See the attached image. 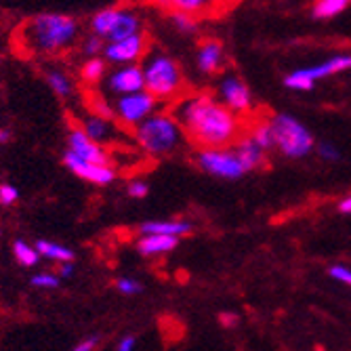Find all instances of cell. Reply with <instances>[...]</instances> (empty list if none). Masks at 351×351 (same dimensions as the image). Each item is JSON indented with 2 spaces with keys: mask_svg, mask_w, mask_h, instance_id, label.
<instances>
[{
  "mask_svg": "<svg viewBox=\"0 0 351 351\" xmlns=\"http://www.w3.org/2000/svg\"><path fill=\"white\" fill-rule=\"evenodd\" d=\"M177 244H179V238L177 236L141 234V238L137 242V250L143 254V257H156V254L171 252L173 248H177Z\"/></svg>",
  "mask_w": 351,
  "mask_h": 351,
  "instance_id": "obj_17",
  "label": "cell"
},
{
  "mask_svg": "<svg viewBox=\"0 0 351 351\" xmlns=\"http://www.w3.org/2000/svg\"><path fill=\"white\" fill-rule=\"evenodd\" d=\"M13 137V133L9 129H0V143H9Z\"/></svg>",
  "mask_w": 351,
  "mask_h": 351,
  "instance_id": "obj_41",
  "label": "cell"
},
{
  "mask_svg": "<svg viewBox=\"0 0 351 351\" xmlns=\"http://www.w3.org/2000/svg\"><path fill=\"white\" fill-rule=\"evenodd\" d=\"M68 145H70V152H74L76 156L84 158V160H90V162H99V165H108V154L106 149L97 143V141H93L84 131H82V126L78 129H72L70 135H68Z\"/></svg>",
  "mask_w": 351,
  "mask_h": 351,
  "instance_id": "obj_12",
  "label": "cell"
},
{
  "mask_svg": "<svg viewBox=\"0 0 351 351\" xmlns=\"http://www.w3.org/2000/svg\"><path fill=\"white\" fill-rule=\"evenodd\" d=\"M108 90L112 95H126V93H135L145 88V80H143V70L137 66V63H124V66L116 68L106 82Z\"/></svg>",
  "mask_w": 351,
  "mask_h": 351,
  "instance_id": "obj_11",
  "label": "cell"
},
{
  "mask_svg": "<svg viewBox=\"0 0 351 351\" xmlns=\"http://www.w3.org/2000/svg\"><path fill=\"white\" fill-rule=\"evenodd\" d=\"M271 131H274V145L289 158H303L313 149V137L305 129V126L289 116V114H278L271 120Z\"/></svg>",
  "mask_w": 351,
  "mask_h": 351,
  "instance_id": "obj_5",
  "label": "cell"
},
{
  "mask_svg": "<svg viewBox=\"0 0 351 351\" xmlns=\"http://www.w3.org/2000/svg\"><path fill=\"white\" fill-rule=\"evenodd\" d=\"M147 53V38L143 32L131 34L122 40H110V45L104 47V55L110 63L124 66V63H137Z\"/></svg>",
  "mask_w": 351,
  "mask_h": 351,
  "instance_id": "obj_9",
  "label": "cell"
},
{
  "mask_svg": "<svg viewBox=\"0 0 351 351\" xmlns=\"http://www.w3.org/2000/svg\"><path fill=\"white\" fill-rule=\"evenodd\" d=\"M114 118L122 124V126H135L139 122H143L147 116H152L158 110V97L147 90H135V93H126V95H118V99L114 101Z\"/></svg>",
  "mask_w": 351,
  "mask_h": 351,
  "instance_id": "obj_6",
  "label": "cell"
},
{
  "mask_svg": "<svg viewBox=\"0 0 351 351\" xmlns=\"http://www.w3.org/2000/svg\"><path fill=\"white\" fill-rule=\"evenodd\" d=\"M63 162H66V167L74 175H78L80 179L90 181L95 185H110L116 179V173H114V169L110 165H99V162L84 160V158L76 156L74 152L63 154Z\"/></svg>",
  "mask_w": 351,
  "mask_h": 351,
  "instance_id": "obj_10",
  "label": "cell"
},
{
  "mask_svg": "<svg viewBox=\"0 0 351 351\" xmlns=\"http://www.w3.org/2000/svg\"><path fill=\"white\" fill-rule=\"evenodd\" d=\"M232 3H236V0H232Z\"/></svg>",
  "mask_w": 351,
  "mask_h": 351,
  "instance_id": "obj_44",
  "label": "cell"
},
{
  "mask_svg": "<svg viewBox=\"0 0 351 351\" xmlns=\"http://www.w3.org/2000/svg\"><path fill=\"white\" fill-rule=\"evenodd\" d=\"M78 36V23L70 15L43 13L29 19L21 29V38L27 43V49L40 55H55L68 49Z\"/></svg>",
  "mask_w": 351,
  "mask_h": 351,
  "instance_id": "obj_2",
  "label": "cell"
},
{
  "mask_svg": "<svg viewBox=\"0 0 351 351\" xmlns=\"http://www.w3.org/2000/svg\"><path fill=\"white\" fill-rule=\"evenodd\" d=\"M351 68V55H337L324 63H320V66H313V68H305L301 70L309 80H317V78H326L330 74H337V72H343V70H349Z\"/></svg>",
  "mask_w": 351,
  "mask_h": 351,
  "instance_id": "obj_19",
  "label": "cell"
},
{
  "mask_svg": "<svg viewBox=\"0 0 351 351\" xmlns=\"http://www.w3.org/2000/svg\"><path fill=\"white\" fill-rule=\"evenodd\" d=\"M191 232V223L187 221H145L141 234H165V236H187Z\"/></svg>",
  "mask_w": 351,
  "mask_h": 351,
  "instance_id": "obj_20",
  "label": "cell"
},
{
  "mask_svg": "<svg viewBox=\"0 0 351 351\" xmlns=\"http://www.w3.org/2000/svg\"><path fill=\"white\" fill-rule=\"evenodd\" d=\"M187 135L183 126L173 114H152L143 122L135 126V141L137 145L152 158H165L175 154Z\"/></svg>",
  "mask_w": 351,
  "mask_h": 351,
  "instance_id": "obj_3",
  "label": "cell"
},
{
  "mask_svg": "<svg viewBox=\"0 0 351 351\" xmlns=\"http://www.w3.org/2000/svg\"><path fill=\"white\" fill-rule=\"evenodd\" d=\"M339 208H341L343 213H351V196H347V198L341 202V206H339Z\"/></svg>",
  "mask_w": 351,
  "mask_h": 351,
  "instance_id": "obj_42",
  "label": "cell"
},
{
  "mask_svg": "<svg viewBox=\"0 0 351 351\" xmlns=\"http://www.w3.org/2000/svg\"><path fill=\"white\" fill-rule=\"evenodd\" d=\"M219 320L226 324V326H234L236 322H238V315H234V313H221L219 315Z\"/></svg>",
  "mask_w": 351,
  "mask_h": 351,
  "instance_id": "obj_40",
  "label": "cell"
},
{
  "mask_svg": "<svg viewBox=\"0 0 351 351\" xmlns=\"http://www.w3.org/2000/svg\"><path fill=\"white\" fill-rule=\"evenodd\" d=\"M116 13H118V9H104V11H99L97 15H95V17L90 19L93 34H97V36H101V38H108L110 27H112V23H114V19H116Z\"/></svg>",
  "mask_w": 351,
  "mask_h": 351,
  "instance_id": "obj_26",
  "label": "cell"
},
{
  "mask_svg": "<svg viewBox=\"0 0 351 351\" xmlns=\"http://www.w3.org/2000/svg\"><path fill=\"white\" fill-rule=\"evenodd\" d=\"M219 97H221V104L228 106L234 114L250 116V110H252L250 88L236 74H226V76L221 78V82H219Z\"/></svg>",
  "mask_w": 351,
  "mask_h": 351,
  "instance_id": "obj_8",
  "label": "cell"
},
{
  "mask_svg": "<svg viewBox=\"0 0 351 351\" xmlns=\"http://www.w3.org/2000/svg\"><path fill=\"white\" fill-rule=\"evenodd\" d=\"M116 289H118L122 295H137V293L143 291V286H141V282H137V280H133V278H118Z\"/></svg>",
  "mask_w": 351,
  "mask_h": 351,
  "instance_id": "obj_30",
  "label": "cell"
},
{
  "mask_svg": "<svg viewBox=\"0 0 351 351\" xmlns=\"http://www.w3.org/2000/svg\"><path fill=\"white\" fill-rule=\"evenodd\" d=\"M223 66V45L215 38L198 47V68L202 74H217Z\"/></svg>",
  "mask_w": 351,
  "mask_h": 351,
  "instance_id": "obj_16",
  "label": "cell"
},
{
  "mask_svg": "<svg viewBox=\"0 0 351 351\" xmlns=\"http://www.w3.org/2000/svg\"><path fill=\"white\" fill-rule=\"evenodd\" d=\"M95 347H97V339H86L84 343H78L74 349H76V351H90V349H95Z\"/></svg>",
  "mask_w": 351,
  "mask_h": 351,
  "instance_id": "obj_38",
  "label": "cell"
},
{
  "mask_svg": "<svg viewBox=\"0 0 351 351\" xmlns=\"http://www.w3.org/2000/svg\"><path fill=\"white\" fill-rule=\"evenodd\" d=\"M171 21L175 23V27H179L181 32H187V34L196 32V27H198V17L181 13V11H173L171 13Z\"/></svg>",
  "mask_w": 351,
  "mask_h": 351,
  "instance_id": "obj_28",
  "label": "cell"
},
{
  "mask_svg": "<svg viewBox=\"0 0 351 351\" xmlns=\"http://www.w3.org/2000/svg\"><path fill=\"white\" fill-rule=\"evenodd\" d=\"M223 5H234L232 0H169V11H181L194 17L217 15Z\"/></svg>",
  "mask_w": 351,
  "mask_h": 351,
  "instance_id": "obj_14",
  "label": "cell"
},
{
  "mask_svg": "<svg viewBox=\"0 0 351 351\" xmlns=\"http://www.w3.org/2000/svg\"><path fill=\"white\" fill-rule=\"evenodd\" d=\"M72 271H74L72 261H61V265H59V276L68 278V276H72Z\"/></svg>",
  "mask_w": 351,
  "mask_h": 351,
  "instance_id": "obj_39",
  "label": "cell"
},
{
  "mask_svg": "<svg viewBox=\"0 0 351 351\" xmlns=\"http://www.w3.org/2000/svg\"><path fill=\"white\" fill-rule=\"evenodd\" d=\"M145 88L158 97V101H175L185 93V78L179 63L162 51L147 53L143 59Z\"/></svg>",
  "mask_w": 351,
  "mask_h": 351,
  "instance_id": "obj_4",
  "label": "cell"
},
{
  "mask_svg": "<svg viewBox=\"0 0 351 351\" xmlns=\"http://www.w3.org/2000/svg\"><path fill=\"white\" fill-rule=\"evenodd\" d=\"M141 32V17L137 11L133 9H118L116 13V19L110 27V34H108V40H122L131 34H137Z\"/></svg>",
  "mask_w": 351,
  "mask_h": 351,
  "instance_id": "obj_15",
  "label": "cell"
},
{
  "mask_svg": "<svg viewBox=\"0 0 351 351\" xmlns=\"http://www.w3.org/2000/svg\"><path fill=\"white\" fill-rule=\"evenodd\" d=\"M234 145H236L234 149H236V154H238V158H240L242 167L246 169V173H248V171H254V169L265 167V162H267L265 149H263L257 141H254L248 133H244Z\"/></svg>",
  "mask_w": 351,
  "mask_h": 351,
  "instance_id": "obj_13",
  "label": "cell"
},
{
  "mask_svg": "<svg viewBox=\"0 0 351 351\" xmlns=\"http://www.w3.org/2000/svg\"><path fill=\"white\" fill-rule=\"evenodd\" d=\"M13 254H15V259L25 265V267H32V265H36L38 259H40V252L36 250V246H29L25 244L23 240H15L13 244Z\"/></svg>",
  "mask_w": 351,
  "mask_h": 351,
  "instance_id": "obj_27",
  "label": "cell"
},
{
  "mask_svg": "<svg viewBox=\"0 0 351 351\" xmlns=\"http://www.w3.org/2000/svg\"><path fill=\"white\" fill-rule=\"evenodd\" d=\"M246 133L257 141L265 152L274 147V131H271V122L269 120H252L250 126H246Z\"/></svg>",
  "mask_w": 351,
  "mask_h": 351,
  "instance_id": "obj_21",
  "label": "cell"
},
{
  "mask_svg": "<svg viewBox=\"0 0 351 351\" xmlns=\"http://www.w3.org/2000/svg\"><path fill=\"white\" fill-rule=\"evenodd\" d=\"M196 162L202 171L221 179H240L246 173L236 149L230 147H202L196 154Z\"/></svg>",
  "mask_w": 351,
  "mask_h": 351,
  "instance_id": "obj_7",
  "label": "cell"
},
{
  "mask_svg": "<svg viewBox=\"0 0 351 351\" xmlns=\"http://www.w3.org/2000/svg\"><path fill=\"white\" fill-rule=\"evenodd\" d=\"M284 84L289 88H295V90H311L313 88V80H309L301 70L293 72L291 76H286Z\"/></svg>",
  "mask_w": 351,
  "mask_h": 351,
  "instance_id": "obj_29",
  "label": "cell"
},
{
  "mask_svg": "<svg viewBox=\"0 0 351 351\" xmlns=\"http://www.w3.org/2000/svg\"><path fill=\"white\" fill-rule=\"evenodd\" d=\"M330 276H332L335 280H339V282L351 286V269H347V267H343V265H335V267H330Z\"/></svg>",
  "mask_w": 351,
  "mask_h": 351,
  "instance_id": "obj_35",
  "label": "cell"
},
{
  "mask_svg": "<svg viewBox=\"0 0 351 351\" xmlns=\"http://www.w3.org/2000/svg\"><path fill=\"white\" fill-rule=\"evenodd\" d=\"M36 250L40 252V257L53 259V261H72L74 259V252L61 244H55L51 240H38L36 242Z\"/></svg>",
  "mask_w": 351,
  "mask_h": 351,
  "instance_id": "obj_22",
  "label": "cell"
},
{
  "mask_svg": "<svg viewBox=\"0 0 351 351\" xmlns=\"http://www.w3.org/2000/svg\"><path fill=\"white\" fill-rule=\"evenodd\" d=\"M82 131L97 143H108L114 137V126H112L110 118H104L99 114L86 116L82 120Z\"/></svg>",
  "mask_w": 351,
  "mask_h": 351,
  "instance_id": "obj_18",
  "label": "cell"
},
{
  "mask_svg": "<svg viewBox=\"0 0 351 351\" xmlns=\"http://www.w3.org/2000/svg\"><path fill=\"white\" fill-rule=\"evenodd\" d=\"M104 74H106V61L99 57H90L80 68V78L86 84H97L104 78Z\"/></svg>",
  "mask_w": 351,
  "mask_h": 351,
  "instance_id": "obj_24",
  "label": "cell"
},
{
  "mask_svg": "<svg viewBox=\"0 0 351 351\" xmlns=\"http://www.w3.org/2000/svg\"><path fill=\"white\" fill-rule=\"evenodd\" d=\"M171 114L179 120L187 139L202 147H232L244 133L246 122L213 95H181L173 101Z\"/></svg>",
  "mask_w": 351,
  "mask_h": 351,
  "instance_id": "obj_1",
  "label": "cell"
},
{
  "mask_svg": "<svg viewBox=\"0 0 351 351\" xmlns=\"http://www.w3.org/2000/svg\"><path fill=\"white\" fill-rule=\"evenodd\" d=\"M349 5H351V0H315L311 13L315 19H328V17L343 13Z\"/></svg>",
  "mask_w": 351,
  "mask_h": 351,
  "instance_id": "obj_23",
  "label": "cell"
},
{
  "mask_svg": "<svg viewBox=\"0 0 351 351\" xmlns=\"http://www.w3.org/2000/svg\"><path fill=\"white\" fill-rule=\"evenodd\" d=\"M59 276L55 274H38L32 278V286H38V289H59Z\"/></svg>",
  "mask_w": 351,
  "mask_h": 351,
  "instance_id": "obj_31",
  "label": "cell"
},
{
  "mask_svg": "<svg viewBox=\"0 0 351 351\" xmlns=\"http://www.w3.org/2000/svg\"><path fill=\"white\" fill-rule=\"evenodd\" d=\"M47 82H49V86L55 90V95H59V97H63V99H68V97H72V95H74V84H72V80H70L66 74L57 72V70L47 72Z\"/></svg>",
  "mask_w": 351,
  "mask_h": 351,
  "instance_id": "obj_25",
  "label": "cell"
},
{
  "mask_svg": "<svg viewBox=\"0 0 351 351\" xmlns=\"http://www.w3.org/2000/svg\"><path fill=\"white\" fill-rule=\"evenodd\" d=\"M147 191H149V187L145 181H131L129 183V196H133V198H145Z\"/></svg>",
  "mask_w": 351,
  "mask_h": 351,
  "instance_id": "obj_34",
  "label": "cell"
},
{
  "mask_svg": "<svg viewBox=\"0 0 351 351\" xmlns=\"http://www.w3.org/2000/svg\"><path fill=\"white\" fill-rule=\"evenodd\" d=\"M17 198H19V189L17 187H13V185H0V204H5V206H9V204H13V202H17Z\"/></svg>",
  "mask_w": 351,
  "mask_h": 351,
  "instance_id": "obj_32",
  "label": "cell"
},
{
  "mask_svg": "<svg viewBox=\"0 0 351 351\" xmlns=\"http://www.w3.org/2000/svg\"><path fill=\"white\" fill-rule=\"evenodd\" d=\"M320 156H324L326 160H337V158H339V149L332 147L330 143H322L320 145Z\"/></svg>",
  "mask_w": 351,
  "mask_h": 351,
  "instance_id": "obj_36",
  "label": "cell"
},
{
  "mask_svg": "<svg viewBox=\"0 0 351 351\" xmlns=\"http://www.w3.org/2000/svg\"><path fill=\"white\" fill-rule=\"evenodd\" d=\"M104 51V38L97 36V34H93L90 38L84 40V53L86 55H99Z\"/></svg>",
  "mask_w": 351,
  "mask_h": 351,
  "instance_id": "obj_33",
  "label": "cell"
},
{
  "mask_svg": "<svg viewBox=\"0 0 351 351\" xmlns=\"http://www.w3.org/2000/svg\"><path fill=\"white\" fill-rule=\"evenodd\" d=\"M135 345H137V339H135V337H124V339L116 345V349H118V351H131V349H135Z\"/></svg>",
  "mask_w": 351,
  "mask_h": 351,
  "instance_id": "obj_37",
  "label": "cell"
},
{
  "mask_svg": "<svg viewBox=\"0 0 351 351\" xmlns=\"http://www.w3.org/2000/svg\"><path fill=\"white\" fill-rule=\"evenodd\" d=\"M152 3L156 7H160V9H169V0H152Z\"/></svg>",
  "mask_w": 351,
  "mask_h": 351,
  "instance_id": "obj_43",
  "label": "cell"
}]
</instances>
